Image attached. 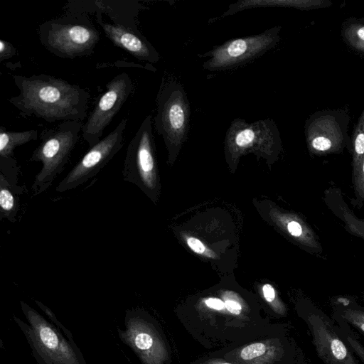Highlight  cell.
<instances>
[{
  "mask_svg": "<svg viewBox=\"0 0 364 364\" xmlns=\"http://www.w3.org/2000/svg\"><path fill=\"white\" fill-rule=\"evenodd\" d=\"M12 77L19 95L7 100L21 116L35 117L48 122H82L85 119L90 98L87 90L44 73Z\"/></svg>",
  "mask_w": 364,
  "mask_h": 364,
  "instance_id": "1",
  "label": "cell"
},
{
  "mask_svg": "<svg viewBox=\"0 0 364 364\" xmlns=\"http://www.w3.org/2000/svg\"><path fill=\"white\" fill-rule=\"evenodd\" d=\"M41 43L61 58L91 55L100 40V32L87 14L73 11L42 23L38 27Z\"/></svg>",
  "mask_w": 364,
  "mask_h": 364,
  "instance_id": "2",
  "label": "cell"
},
{
  "mask_svg": "<svg viewBox=\"0 0 364 364\" xmlns=\"http://www.w3.org/2000/svg\"><path fill=\"white\" fill-rule=\"evenodd\" d=\"M21 309L28 321L19 323L39 364H86L70 331L58 321L50 323L24 301Z\"/></svg>",
  "mask_w": 364,
  "mask_h": 364,
  "instance_id": "3",
  "label": "cell"
},
{
  "mask_svg": "<svg viewBox=\"0 0 364 364\" xmlns=\"http://www.w3.org/2000/svg\"><path fill=\"white\" fill-rule=\"evenodd\" d=\"M82 127L81 122L66 121L41 132V143L29 159V161L43 164L32 185L33 196L47 191L63 171L78 141Z\"/></svg>",
  "mask_w": 364,
  "mask_h": 364,
  "instance_id": "4",
  "label": "cell"
},
{
  "mask_svg": "<svg viewBox=\"0 0 364 364\" xmlns=\"http://www.w3.org/2000/svg\"><path fill=\"white\" fill-rule=\"evenodd\" d=\"M156 102L154 129L173 151L185 141L189 130L191 107L183 86L174 79H163Z\"/></svg>",
  "mask_w": 364,
  "mask_h": 364,
  "instance_id": "5",
  "label": "cell"
},
{
  "mask_svg": "<svg viewBox=\"0 0 364 364\" xmlns=\"http://www.w3.org/2000/svg\"><path fill=\"white\" fill-rule=\"evenodd\" d=\"M124 181L151 196L157 186L153 119L147 115L129 141L122 169Z\"/></svg>",
  "mask_w": 364,
  "mask_h": 364,
  "instance_id": "6",
  "label": "cell"
},
{
  "mask_svg": "<svg viewBox=\"0 0 364 364\" xmlns=\"http://www.w3.org/2000/svg\"><path fill=\"white\" fill-rule=\"evenodd\" d=\"M303 318L309 327L316 353L323 364H360L341 336L332 316L316 304L308 301L304 307Z\"/></svg>",
  "mask_w": 364,
  "mask_h": 364,
  "instance_id": "7",
  "label": "cell"
},
{
  "mask_svg": "<svg viewBox=\"0 0 364 364\" xmlns=\"http://www.w3.org/2000/svg\"><path fill=\"white\" fill-rule=\"evenodd\" d=\"M280 30V26H275L258 34L230 39L201 55L208 58L203 68L223 70L259 57L278 43Z\"/></svg>",
  "mask_w": 364,
  "mask_h": 364,
  "instance_id": "8",
  "label": "cell"
},
{
  "mask_svg": "<svg viewBox=\"0 0 364 364\" xmlns=\"http://www.w3.org/2000/svg\"><path fill=\"white\" fill-rule=\"evenodd\" d=\"M127 124V119H123L113 131L91 147L60 181L56 191H70L96 176L124 146Z\"/></svg>",
  "mask_w": 364,
  "mask_h": 364,
  "instance_id": "9",
  "label": "cell"
},
{
  "mask_svg": "<svg viewBox=\"0 0 364 364\" xmlns=\"http://www.w3.org/2000/svg\"><path fill=\"white\" fill-rule=\"evenodd\" d=\"M105 87V92L95 104L82 129V136L90 148L101 140L105 128L134 91L132 78L124 72L114 77Z\"/></svg>",
  "mask_w": 364,
  "mask_h": 364,
  "instance_id": "10",
  "label": "cell"
},
{
  "mask_svg": "<svg viewBox=\"0 0 364 364\" xmlns=\"http://www.w3.org/2000/svg\"><path fill=\"white\" fill-rule=\"evenodd\" d=\"M280 141L279 132L272 119L247 122L240 118L230 123L225 144L231 152L240 153L248 149L269 151Z\"/></svg>",
  "mask_w": 364,
  "mask_h": 364,
  "instance_id": "11",
  "label": "cell"
},
{
  "mask_svg": "<svg viewBox=\"0 0 364 364\" xmlns=\"http://www.w3.org/2000/svg\"><path fill=\"white\" fill-rule=\"evenodd\" d=\"M341 114L325 112L314 115L306 124V138L310 151L316 155L338 153L343 150L348 136Z\"/></svg>",
  "mask_w": 364,
  "mask_h": 364,
  "instance_id": "12",
  "label": "cell"
},
{
  "mask_svg": "<svg viewBox=\"0 0 364 364\" xmlns=\"http://www.w3.org/2000/svg\"><path fill=\"white\" fill-rule=\"evenodd\" d=\"M94 14L105 36L115 46L122 48L139 60L150 63H155L159 60V53L139 29L107 23L105 21L103 14L100 11H97Z\"/></svg>",
  "mask_w": 364,
  "mask_h": 364,
  "instance_id": "13",
  "label": "cell"
},
{
  "mask_svg": "<svg viewBox=\"0 0 364 364\" xmlns=\"http://www.w3.org/2000/svg\"><path fill=\"white\" fill-rule=\"evenodd\" d=\"M64 9L87 14L98 11L108 16L113 24L139 29L138 15L146 8L137 1L84 0L68 1Z\"/></svg>",
  "mask_w": 364,
  "mask_h": 364,
  "instance_id": "14",
  "label": "cell"
},
{
  "mask_svg": "<svg viewBox=\"0 0 364 364\" xmlns=\"http://www.w3.org/2000/svg\"><path fill=\"white\" fill-rule=\"evenodd\" d=\"M324 200L331 212L343 223L348 232L364 240V219L358 218L351 210L341 191L335 188L327 190Z\"/></svg>",
  "mask_w": 364,
  "mask_h": 364,
  "instance_id": "15",
  "label": "cell"
},
{
  "mask_svg": "<svg viewBox=\"0 0 364 364\" xmlns=\"http://www.w3.org/2000/svg\"><path fill=\"white\" fill-rule=\"evenodd\" d=\"M328 1L321 0H245L228 6L223 15H232L244 9L256 7H289L299 9H312L329 6Z\"/></svg>",
  "mask_w": 364,
  "mask_h": 364,
  "instance_id": "16",
  "label": "cell"
},
{
  "mask_svg": "<svg viewBox=\"0 0 364 364\" xmlns=\"http://www.w3.org/2000/svg\"><path fill=\"white\" fill-rule=\"evenodd\" d=\"M332 316H338L353 329L364 334V306L349 296H340L331 301Z\"/></svg>",
  "mask_w": 364,
  "mask_h": 364,
  "instance_id": "17",
  "label": "cell"
},
{
  "mask_svg": "<svg viewBox=\"0 0 364 364\" xmlns=\"http://www.w3.org/2000/svg\"><path fill=\"white\" fill-rule=\"evenodd\" d=\"M38 130L30 129L21 132L8 131L0 127V158H13L14 149L31 141L36 140Z\"/></svg>",
  "mask_w": 364,
  "mask_h": 364,
  "instance_id": "18",
  "label": "cell"
},
{
  "mask_svg": "<svg viewBox=\"0 0 364 364\" xmlns=\"http://www.w3.org/2000/svg\"><path fill=\"white\" fill-rule=\"evenodd\" d=\"M20 209L19 196L7 179L0 173V220L14 223Z\"/></svg>",
  "mask_w": 364,
  "mask_h": 364,
  "instance_id": "19",
  "label": "cell"
},
{
  "mask_svg": "<svg viewBox=\"0 0 364 364\" xmlns=\"http://www.w3.org/2000/svg\"><path fill=\"white\" fill-rule=\"evenodd\" d=\"M352 182L354 187L360 175L364 161V111L352 136Z\"/></svg>",
  "mask_w": 364,
  "mask_h": 364,
  "instance_id": "20",
  "label": "cell"
},
{
  "mask_svg": "<svg viewBox=\"0 0 364 364\" xmlns=\"http://www.w3.org/2000/svg\"><path fill=\"white\" fill-rule=\"evenodd\" d=\"M331 316L338 326L342 338L348 343L358 359L364 364V345L360 342L357 332L342 318L332 315Z\"/></svg>",
  "mask_w": 364,
  "mask_h": 364,
  "instance_id": "21",
  "label": "cell"
},
{
  "mask_svg": "<svg viewBox=\"0 0 364 364\" xmlns=\"http://www.w3.org/2000/svg\"><path fill=\"white\" fill-rule=\"evenodd\" d=\"M343 36L346 41L355 50L364 53V23H348L344 27Z\"/></svg>",
  "mask_w": 364,
  "mask_h": 364,
  "instance_id": "22",
  "label": "cell"
},
{
  "mask_svg": "<svg viewBox=\"0 0 364 364\" xmlns=\"http://www.w3.org/2000/svg\"><path fill=\"white\" fill-rule=\"evenodd\" d=\"M353 190L355 198L352 203L358 208H361L364 205V161L359 179Z\"/></svg>",
  "mask_w": 364,
  "mask_h": 364,
  "instance_id": "23",
  "label": "cell"
},
{
  "mask_svg": "<svg viewBox=\"0 0 364 364\" xmlns=\"http://www.w3.org/2000/svg\"><path fill=\"white\" fill-rule=\"evenodd\" d=\"M266 350L265 346L262 343H252L244 348L241 352V357L244 360H251L260 356Z\"/></svg>",
  "mask_w": 364,
  "mask_h": 364,
  "instance_id": "24",
  "label": "cell"
},
{
  "mask_svg": "<svg viewBox=\"0 0 364 364\" xmlns=\"http://www.w3.org/2000/svg\"><path fill=\"white\" fill-rule=\"evenodd\" d=\"M17 53L16 48L9 41L0 40V62L9 59Z\"/></svg>",
  "mask_w": 364,
  "mask_h": 364,
  "instance_id": "25",
  "label": "cell"
},
{
  "mask_svg": "<svg viewBox=\"0 0 364 364\" xmlns=\"http://www.w3.org/2000/svg\"><path fill=\"white\" fill-rule=\"evenodd\" d=\"M187 243L188 246L191 247V249L193 250L196 253L202 254L205 251V246L197 238L189 237L187 240Z\"/></svg>",
  "mask_w": 364,
  "mask_h": 364,
  "instance_id": "26",
  "label": "cell"
},
{
  "mask_svg": "<svg viewBox=\"0 0 364 364\" xmlns=\"http://www.w3.org/2000/svg\"><path fill=\"white\" fill-rule=\"evenodd\" d=\"M205 304L208 307L216 310H220L225 307V303L222 300L216 298L208 299L205 301Z\"/></svg>",
  "mask_w": 364,
  "mask_h": 364,
  "instance_id": "27",
  "label": "cell"
},
{
  "mask_svg": "<svg viewBox=\"0 0 364 364\" xmlns=\"http://www.w3.org/2000/svg\"><path fill=\"white\" fill-rule=\"evenodd\" d=\"M225 306L230 312L234 314H239L242 309L239 303L232 300H227L225 302Z\"/></svg>",
  "mask_w": 364,
  "mask_h": 364,
  "instance_id": "28",
  "label": "cell"
},
{
  "mask_svg": "<svg viewBox=\"0 0 364 364\" xmlns=\"http://www.w3.org/2000/svg\"><path fill=\"white\" fill-rule=\"evenodd\" d=\"M264 296L267 301H272L274 299L275 291L270 284H265L263 287Z\"/></svg>",
  "mask_w": 364,
  "mask_h": 364,
  "instance_id": "29",
  "label": "cell"
},
{
  "mask_svg": "<svg viewBox=\"0 0 364 364\" xmlns=\"http://www.w3.org/2000/svg\"><path fill=\"white\" fill-rule=\"evenodd\" d=\"M223 364H229V363H223Z\"/></svg>",
  "mask_w": 364,
  "mask_h": 364,
  "instance_id": "30",
  "label": "cell"
}]
</instances>
